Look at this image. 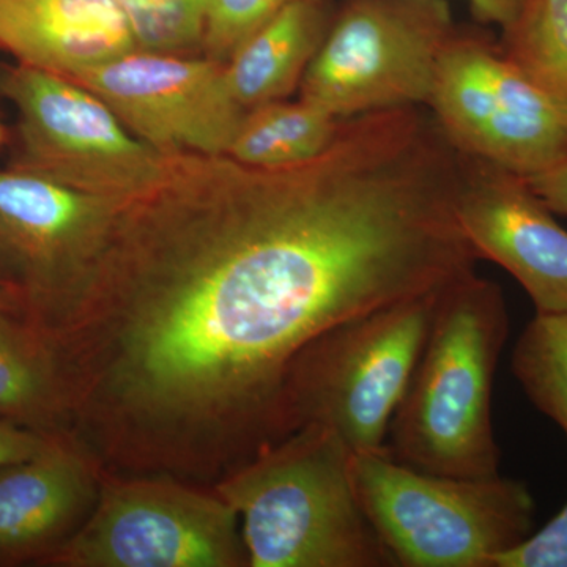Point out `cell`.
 I'll use <instances>...</instances> for the list:
<instances>
[{
	"label": "cell",
	"mask_w": 567,
	"mask_h": 567,
	"mask_svg": "<svg viewBox=\"0 0 567 567\" xmlns=\"http://www.w3.org/2000/svg\"><path fill=\"white\" fill-rule=\"evenodd\" d=\"M458 185L416 107L344 118L293 166L169 155L43 322L74 440L106 472L215 484L281 442L316 338L475 271Z\"/></svg>",
	"instance_id": "6da1fadb"
},
{
	"label": "cell",
	"mask_w": 567,
	"mask_h": 567,
	"mask_svg": "<svg viewBox=\"0 0 567 567\" xmlns=\"http://www.w3.org/2000/svg\"><path fill=\"white\" fill-rule=\"evenodd\" d=\"M509 312L498 284L472 274L440 293L427 341L391 421V456L436 475H499L492 394Z\"/></svg>",
	"instance_id": "7a4b0ae2"
},
{
	"label": "cell",
	"mask_w": 567,
	"mask_h": 567,
	"mask_svg": "<svg viewBox=\"0 0 567 567\" xmlns=\"http://www.w3.org/2000/svg\"><path fill=\"white\" fill-rule=\"evenodd\" d=\"M352 451L308 424L215 484L240 518L251 567L394 566L361 509Z\"/></svg>",
	"instance_id": "3957f363"
},
{
	"label": "cell",
	"mask_w": 567,
	"mask_h": 567,
	"mask_svg": "<svg viewBox=\"0 0 567 567\" xmlns=\"http://www.w3.org/2000/svg\"><path fill=\"white\" fill-rule=\"evenodd\" d=\"M350 476L394 566L495 567L533 533L536 503L522 481L421 472L388 447L352 453Z\"/></svg>",
	"instance_id": "277c9868"
},
{
	"label": "cell",
	"mask_w": 567,
	"mask_h": 567,
	"mask_svg": "<svg viewBox=\"0 0 567 567\" xmlns=\"http://www.w3.org/2000/svg\"><path fill=\"white\" fill-rule=\"evenodd\" d=\"M442 290L347 319L306 347L287 379L290 435L320 424L352 453L386 447Z\"/></svg>",
	"instance_id": "5b68a950"
},
{
	"label": "cell",
	"mask_w": 567,
	"mask_h": 567,
	"mask_svg": "<svg viewBox=\"0 0 567 567\" xmlns=\"http://www.w3.org/2000/svg\"><path fill=\"white\" fill-rule=\"evenodd\" d=\"M63 567L249 566L240 518L221 495L163 475L102 472L84 524L48 557Z\"/></svg>",
	"instance_id": "8992f818"
},
{
	"label": "cell",
	"mask_w": 567,
	"mask_h": 567,
	"mask_svg": "<svg viewBox=\"0 0 567 567\" xmlns=\"http://www.w3.org/2000/svg\"><path fill=\"white\" fill-rule=\"evenodd\" d=\"M445 0H347L300 85L338 118L427 106L456 37Z\"/></svg>",
	"instance_id": "52a82bcc"
},
{
	"label": "cell",
	"mask_w": 567,
	"mask_h": 567,
	"mask_svg": "<svg viewBox=\"0 0 567 567\" xmlns=\"http://www.w3.org/2000/svg\"><path fill=\"white\" fill-rule=\"evenodd\" d=\"M0 93L18 114L13 169L121 200L151 189L166 169L169 155L137 140L80 82L17 63L0 71Z\"/></svg>",
	"instance_id": "ba28073f"
},
{
	"label": "cell",
	"mask_w": 567,
	"mask_h": 567,
	"mask_svg": "<svg viewBox=\"0 0 567 567\" xmlns=\"http://www.w3.org/2000/svg\"><path fill=\"white\" fill-rule=\"evenodd\" d=\"M461 155L532 178L567 158V123L513 65L499 44L456 33L427 104Z\"/></svg>",
	"instance_id": "9c48e42d"
},
{
	"label": "cell",
	"mask_w": 567,
	"mask_h": 567,
	"mask_svg": "<svg viewBox=\"0 0 567 567\" xmlns=\"http://www.w3.org/2000/svg\"><path fill=\"white\" fill-rule=\"evenodd\" d=\"M70 80L99 95L123 125L164 155H227L246 110L226 63L137 50Z\"/></svg>",
	"instance_id": "30bf717a"
},
{
	"label": "cell",
	"mask_w": 567,
	"mask_h": 567,
	"mask_svg": "<svg viewBox=\"0 0 567 567\" xmlns=\"http://www.w3.org/2000/svg\"><path fill=\"white\" fill-rule=\"evenodd\" d=\"M128 200L0 171V256L44 319L76 292Z\"/></svg>",
	"instance_id": "8fae6325"
},
{
	"label": "cell",
	"mask_w": 567,
	"mask_h": 567,
	"mask_svg": "<svg viewBox=\"0 0 567 567\" xmlns=\"http://www.w3.org/2000/svg\"><path fill=\"white\" fill-rule=\"evenodd\" d=\"M457 221L477 259L514 276L536 315H567V230L528 178L462 155Z\"/></svg>",
	"instance_id": "7c38bea8"
},
{
	"label": "cell",
	"mask_w": 567,
	"mask_h": 567,
	"mask_svg": "<svg viewBox=\"0 0 567 567\" xmlns=\"http://www.w3.org/2000/svg\"><path fill=\"white\" fill-rule=\"evenodd\" d=\"M0 48L71 78L140 50L118 0H0Z\"/></svg>",
	"instance_id": "4fadbf2b"
},
{
	"label": "cell",
	"mask_w": 567,
	"mask_h": 567,
	"mask_svg": "<svg viewBox=\"0 0 567 567\" xmlns=\"http://www.w3.org/2000/svg\"><path fill=\"white\" fill-rule=\"evenodd\" d=\"M102 466L74 440L50 442L0 475V554L43 546L87 517Z\"/></svg>",
	"instance_id": "5bb4252c"
},
{
	"label": "cell",
	"mask_w": 567,
	"mask_h": 567,
	"mask_svg": "<svg viewBox=\"0 0 567 567\" xmlns=\"http://www.w3.org/2000/svg\"><path fill=\"white\" fill-rule=\"evenodd\" d=\"M323 0H292L238 48L226 63L235 100L246 111L286 100L300 89L327 35Z\"/></svg>",
	"instance_id": "9a60e30c"
},
{
	"label": "cell",
	"mask_w": 567,
	"mask_h": 567,
	"mask_svg": "<svg viewBox=\"0 0 567 567\" xmlns=\"http://www.w3.org/2000/svg\"><path fill=\"white\" fill-rule=\"evenodd\" d=\"M344 118L300 99L271 102L246 111L227 156L254 167H286L327 151Z\"/></svg>",
	"instance_id": "2e32d148"
},
{
	"label": "cell",
	"mask_w": 567,
	"mask_h": 567,
	"mask_svg": "<svg viewBox=\"0 0 567 567\" xmlns=\"http://www.w3.org/2000/svg\"><path fill=\"white\" fill-rule=\"evenodd\" d=\"M499 50L567 123V0H524Z\"/></svg>",
	"instance_id": "e0dca14e"
},
{
	"label": "cell",
	"mask_w": 567,
	"mask_h": 567,
	"mask_svg": "<svg viewBox=\"0 0 567 567\" xmlns=\"http://www.w3.org/2000/svg\"><path fill=\"white\" fill-rule=\"evenodd\" d=\"M513 372L532 404L567 436V315H536L513 352Z\"/></svg>",
	"instance_id": "ac0fdd59"
},
{
	"label": "cell",
	"mask_w": 567,
	"mask_h": 567,
	"mask_svg": "<svg viewBox=\"0 0 567 567\" xmlns=\"http://www.w3.org/2000/svg\"><path fill=\"white\" fill-rule=\"evenodd\" d=\"M0 415L66 421L58 379L39 336L21 334L0 320Z\"/></svg>",
	"instance_id": "d6986e66"
},
{
	"label": "cell",
	"mask_w": 567,
	"mask_h": 567,
	"mask_svg": "<svg viewBox=\"0 0 567 567\" xmlns=\"http://www.w3.org/2000/svg\"><path fill=\"white\" fill-rule=\"evenodd\" d=\"M210 0H118L140 50L185 54L200 48Z\"/></svg>",
	"instance_id": "ffe728a7"
},
{
	"label": "cell",
	"mask_w": 567,
	"mask_h": 567,
	"mask_svg": "<svg viewBox=\"0 0 567 567\" xmlns=\"http://www.w3.org/2000/svg\"><path fill=\"white\" fill-rule=\"evenodd\" d=\"M292 0H210L200 48L205 58L227 63L252 33Z\"/></svg>",
	"instance_id": "44dd1931"
},
{
	"label": "cell",
	"mask_w": 567,
	"mask_h": 567,
	"mask_svg": "<svg viewBox=\"0 0 567 567\" xmlns=\"http://www.w3.org/2000/svg\"><path fill=\"white\" fill-rule=\"evenodd\" d=\"M495 567H567V503L546 527L499 555Z\"/></svg>",
	"instance_id": "7402d4cb"
},
{
	"label": "cell",
	"mask_w": 567,
	"mask_h": 567,
	"mask_svg": "<svg viewBox=\"0 0 567 567\" xmlns=\"http://www.w3.org/2000/svg\"><path fill=\"white\" fill-rule=\"evenodd\" d=\"M47 440L40 436L0 424V468L21 464L39 454L48 445Z\"/></svg>",
	"instance_id": "603a6c76"
},
{
	"label": "cell",
	"mask_w": 567,
	"mask_h": 567,
	"mask_svg": "<svg viewBox=\"0 0 567 567\" xmlns=\"http://www.w3.org/2000/svg\"><path fill=\"white\" fill-rule=\"evenodd\" d=\"M528 183L555 215L567 216V158L546 173L528 178Z\"/></svg>",
	"instance_id": "cb8c5ba5"
},
{
	"label": "cell",
	"mask_w": 567,
	"mask_h": 567,
	"mask_svg": "<svg viewBox=\"0 0 567 567\" xmlns=\"http://www.w3.org/2000/svg\"><path fill=\"white\" fill-rule=\"evenodd\" d=\"M481 21L505 29L517 17L524 0H466Z\"/></svg>",
	"instance_id": "d4e9b609"
},
{
	"label": "cell",
	"mask_w": 567,
	"mask_h": 567,
	"mask_svg": "<svg viewBox=\"0 0 567 567\" xmlns=\"http://www.w3.org/2000/svg\"><path fill=\"white\" fill-rule=\"evenodd\" d=\"M21 289L17 284H10L0 278V305H7L10 301L17 300L18 297H21Z\"/></svg>",
	"instance_id": "484cf974"
},
{
	"label": "cell",
	"mask_w": 567,
	"mask_h": 567,
	"mask_svg": "<svg viewBox=\"0 0 567 567\" xmlns=\"http://www.w3.org/2000/svg\"><path fill=\"white\" fill-rule=\"evenodd\" d=\"M6 142V128H3L2 122H0V147Z\"/></svg>",
	"instance_id": "4316f807"
}]
</instances>
